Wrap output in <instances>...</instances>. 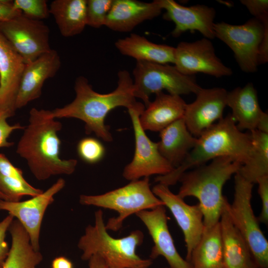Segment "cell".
<instances>
[{"mask_svg":"<svg viewBox=\"0 0 268 268\" xmlns=\"http://www.w3.org/2000/svg\"><path fill=\"white\" fill-rule=\"evenodd\" d=\"M62 128V123L52 116L51 111L30 110L16 153L26 161L31 172L39 181L55 175H70L75 170L76 159H63L60 156L61 142L58 132Z\"/></svg>","mask_w":268,"mask_h":268,"instance_id":"6da1fadb","label":"cell"},{"mask_svg":"<svg viewBox=\"0 0 268 268\" xmlns=\"http://www.w3.org/2000/svg\"><path fill=\"white\" fill-rule=\"evenodd\" d=\"M74 88V100L63 107L51 110L52 116L55 119H79L85 123L86 134L93 133L107 142L113 140L105 124L108 114L116 107H124L128 109L138 103L134 95L133 79L126 70L119 71L117 87L110 93L101 94L95 91L83 76L76 78Z\"/></svg>","mask_w":268,"mask_h":268,"instance_id":"7a4b0ae2","label":"cell"},{"mask_svg":"<svg viewBox=\"0 0 268 268\" xmlns=\"http://www.w3.org/2000/svg\"><path fill=\"white\" fill-rule=\"evenodd\" d=\"M254 149L251 133L242 132L231 115H228L197 138L195 146L179 166L166 175L158 176L155 181L168 187L174 185L188 169L221 156L230 157L243 165L250 160Z\"/></svg>","mask_w":268,"mask_h":268,"instance_id":"3957f363","label":"cell"},{"mask_svg":"<svg viewBox=\"0 0 268 268\" xmlns=\"http://www.w3.org/2000/svg\"><path fill=\"white\" fill-rule=\"evenodd\" d=\"M242 165L230 157L221 156L212 159L207 165L186 172L180 177L179 181L181 185L177 195L183 199L194 197L199 200L203 215L204 230L219 222L226 198L222 194L223 187Z\"/></svg>","mask_w":268,"mask_h":268,"instance_id":"277c9868","label":"cell"},{"mask_svg":"<svg viewBox=\"0 0 268 268\" xmlns=\"http://www.w3.org/2000/svg\"><path fill=\"white\" fill-rule=\"evenodd\" d=\"M105 228L103 212H95V223L88 225L80 238L78 248L82 251V260L88 261L93 255H99L109 268H149L152 260L142 259L136 253L143 242L144 235L136 230L121 238L110 236Z\"/></svg>","mask_w":268,"mask_h":268,"instance_id":"5b68a950","label":"cell"},{"mask_svg":"<svg viewBox=\"0 0 268 268\" xmlns=\"http://www.w3.org/2000/svg\"><path fill=\"white\" fill-rule=\"evenodd\" d=\"M79 202L82 205H93L115 210L119 215L110 218L105 225L108 230L117 231L129 216L164 203L153 193L150 188L149 177L131 181L127 185L98 195H81Z\"/></svg>","mask_w":268,"mask_h":268,"instance_id":"8992f818","label":"cell"},{"mask_svg":"<svg viewBox=\"0 0 268 268\" xmlns=\"http://www.w3.org/2000/svg\"><path fill=\"white\" fill-rule=\"evenodd\" d=\"M134 95L146 107L149 96L166 90L169 94L181 96L196 94L201 88L194 75L181 73L174 66L136 61L133 71Z\"/></svg>","mask_w":268,"mask_h":268,"instance_id":"52a82bcc","label":"cell"},{"mask_svg":"<svg viewBox=\"0 0 268 268\" xmlns=\"http://www.w3.org/2000/svg\"><path fill=\"white\" fill-rule=\"evenodd\" d=\"M253 184L235 174L233 201L228 211L233 223L247 242L257 268H268V241L251 204Z\"/></svg>","mask_w":268,"mask_h":268,"instance_id":"ba28073f","label":"cell"},{"mask_svg":"<svg viewBox=\"0 0 268 268\" xmlns=\"http://www.w3.org/2000/svg\"><path fill=\"white\" fill-rule=\"evenodd\" d=\"M144 109L143 104L138 102L128 109L133 126L135 150L133 160L124 169L123 176L130 181L153 175L163 176L174 169L160 153L157 142L149 138L140 124L139 117Z\"/></svg>","mask_w":268,"mask_h":268,"instance_id":"9c48e42d","label":"cell"},{"mask_svg":"<svg viewBox=\"0 0 268 268\" xmlns=\"http://www.w3.org/2000/svg\"><path fill=\"white\" fill-rule=\"evenodd\" d=\"M213 30L215 38L232 50L242 71L247 73L257 71L259 48L265 30L261 21L254 17L241 25L214 23Z\"/></svg>","mask_w":268,"mask_h":268,"instance_id":"30bf717a","label":"cell"},{"mask_svg":"<svg viewBox=\"0 0 268 268\" xmlns=\"http://www.w3.org/2000/svg\"><path fill=\"white\" fill-rule=\"evenodd\" d=\"M0 32L21 56L25 64L52 49L48 26L41 20L30 19L22 13L0 22Z\"/></svg>","mask_w":268,"mask_h":268,"instance_id":"8fae6325","label":"cell"},{"mask_svg":"<svg viewBox=\"0 0 268 268\" xmlns=\"http://www.w3.org/2000/svg\"><path fill=\"white\" fill-rule=\"evenodd\" d=\"M174 66L182 74L194 75L203 73L218 78L232 74L216 55L210 40L206 38L188 42H180L174 52Z\"/></svg>","mask_w":268,"mask_h":268,"instance_id":"7c38bea8","label":"cell"},{"mask_svg":"<svg viewBox=\"0 0 268 268\" xmlns=\"http://www.w3.org/2000/svg\"><path fill=\"white\" fill-rule=\"evenodd\" d=\"M65 184V180L60 178L46 191L25 201L13 202L0 199V210L7 211L16 218L27 232L35 251L40 250V232L46 210Z\"/></svg>","mask_w":268,"mask_h":268,"instance_id":"4fadbf2b","label":"cell"},{"mask_svg":"<svg viewBox=\"0 0 268 268\" xmlns=\"http://www.w3.org/2000/svg\"><path fill=\"white\" fill-rule=\"evenodd\" d=\"M154 194L168 208L184 234L187 254L190 262L193 250L204 231L203 215L199 205H189L177 194L173 193L169 187L160 183L152 189Z\"/></svg>","mask_w":268,"mask_h":268,"instance_id":"5bb4252c","label":"cell"},{"mask_svg":"<svg viewBox=\"0 0 268 268\" xmlns=\"http://www.w3.org/2000/svg\"><path fill=\"white\" fill-rule=\"evenodd\" d=\"M135 215L145 225L153 240L150 259L162 256L169 264V268H192L190 262L183 258L176 248L168 229L164 205L142 210Z\"/></svg>","mask_w":268,"mask_h":268,"instance_id":"9a60e30c","label":"cell"},{"mask_svg":"<svg viewBox=\"0 0 268 268\" xmlns=\"http://www.w3.org/2000/svg\"><path fill=\"white\" fill-rule=\"evenodd\" d=\"M227 91L223 88H201L195 100L187 104L183 116L191 134L199 137L214 122L223 118Z\"/></svg>","mask_w":268,"mask_h":268,"instance_id":"2e32d148","label":"cell"},{"mask_svg":"<svg viewBox=\"0 0 268 268\" xmlns=\"http://www.w3.org/2000/svg\"><path fill=\"white\" fill-rule=\"evenodd\" d=\"M157 1L166 11L164 18L175 24L171 32L173 37H178L187 31L196 30L209 40L215 38L213 25L216 12L213 7L203 4L185 6L173 0Z\"/></svg>","mask_w":268,"mask_h":268,"instance_id":"e0dca14e","label":"cell"},{"mask_svg":"<svg viewBox=\"0 0 268 268\" xmlns=\"http://www.w3.org/2000/svg\"><path fill=\"white\" fill-rule=\"evenodd\" d=\"M61 66L60 57L54 49L25 64L15 100V109L21 108L39 98L44 82L54 77Z\"/></svg>","mask_w":268,"mask_h":268,"instance_id":"ac0fdd59","label":"cell"},{"mask_svg":"<svg viewBox=\"0 0 268 268\" xmlns=\"http://www.w3.org/2000/svg\"><path fill=\"white\" fill-rule=\"evenodd\" d=\"M25 66L21 56L0 32V108L13 113Z\"/></svg>","mask_w":268,"mask_h":268,"instance_id":"d6986e66","label":"cell"},{"mask_svg":"<svg viewBox=\"0 0 268 268\" xmlns=\"http://www.w3.org/2000/svg\"><path fill=\"white\" fill-rule=\"evenodd\" d=\"M162 10L157 0H113L105 26L117 32H130L143 21L158 16Z\"/></svg>","mask_w":268,"mask_h":268,"instance_id":"ffe728a7","label":"cell"},{"mask_svg":"<svg viewBox=\"0 0 268 268\" xmlns=\"http://www.w3.org/2000/svg\"><path fill=\"white\" fill-rule=\"evenodd\" d=\"M226 198L219 220L223 268H257L249 247L232 222Z\"/></svg>","mask_w":268,"mask_h":268,"instance_id":"44dd1931","label":"cell"},{"mask_svg":"<svg viewBox=\"0 0 268 268\" xmlns=\"http://www.w3.org/2000/svg\"><path fill=\"white\" fill-rule=\"evenodd\" d=\"M139 117L140 124L144 131L160 132L176 121L183 118L187 104L181 96L155 94Z\"/></svg>","mask_w":268,"mask_h":268,"instance_id":"7402d4cb","label":"cell"},{"mask_svg":"<svg viewBox=\"0 0 268 268\" xmlns=\"http://www.w3.org/2000/svg\"><path fill=\"white\" fill-rule=\"evenodd\" d=\"M226 106L232 109L231 115L240 131L256 130L260 121L268 115L261 109L257 91L251 82L227 92Z\"/></svg>","mask_w":268,"mask_h":268,"instance_id":"603a6c76","label":"cell"},{"mask_svg":"<svg viewBox=\"0 0 268 268\" xmlns=\"http://www.w3.org/2000/svg\"><path fill=\"white\" fill-rule=\"evenodd\" d=\"M160 137L157 142L159 151L174 169L182 163L197 141V138L188 130L183 118L161 130Z\"/></svg>","mask_w":268,"mask_h":268,"instance_id":"cb8c5ba5","label":"cell"},{"mask_svg":"<svg viewBox=\"0 0 268 268\" xmlns=\"http://www.w3.org/2000/svg\"><path fill=\"white\" fill-rule=\"evenodd\" d=\"M115 45L121 54L135 59L136 61L174 64L175 47L153 43L135 33L118 39Z\"/></svg>","mask_w":268,"mask_h":268,"instance_id":"d4e9b609","label":"cell"},{"mask_svg":"<svg viewBox=\"0 0 268 268\" xmlns=\"http://www.w3.org/2000/svg\"><path fill=\"white\" fill-rule=\"evenodd\" d=\"M87 0H54L49 7L61 34L69 37L80 34L87 25Z\"/></svg>","mask_w":268,"mask_h":268,"instance_id":"484cf974","label":"cell"},{"mask_svg":"<svg viewBox=\"0 0 268 268\" xmlns=\"http://www.w3.org/2000/svg\"><path fill=\"white\" fill-rule=\"evenodd\" d=\"M8 231L11 236V245L2 268H36L43 256L33 249L23 226L17 219H13Z\"/></svg>","mask_w":268,"mask_h":268,"instance_id":"4316f807","label":"cell"},{"mask_svg":"<svg viewBox=\"0 0 268 268\" xmlns=\"http://www.w3.org/2000/svg\"><path fill=\"white\" fill-rule=\"evenodd\" d=\"M190 262L192 268H223L219 222L211 228L204 230L192 251Z\"/></svg>","mask_w":268,"mask_h":268,"instance_id":"83f0119b","label":"cell"},{"mask_svg":"<svg viewBox=\"0 0 268 268\" xmlns=\"http://www.w3.org/2000/svg\"><path fill=\"white\" fill-rule=\"evenodd\" d=\"M254 149L250 160L242 165L238 173L246 180L254 184L268 175V134L257 130L250 131Z\"/></svg>","mask_w":268,"mask_h":268,"instance_id":"f1b7e54d","label":"cell"},{"mask_svg":"<svg viewBox=\"0 0 268 268\" xmlns=\"http://www.w3.org/2000/svg\"><path fill=\"white\" fill-rule=\"evenodd\" d=\"M0 191L6 196L9 201H19L24 196L32 197L43 191L29 184L24 179L0 174Z\"/></svg>","mask_w":268,"mask_h":268,"instance_id":"f546056e","label":"cell"},{"mask_svg":"<svg viewBox=\"0 0 268 268\" xmlns=\"http://www.w3.org/2000/svg\"><path fill=\"white\" fill-rule=\"evenodd\" d=\"M113 0H87V25L98 28L103 25Z\"/></svg>","mask_w":268,"mask_h":268,"instance_id":"4dcf8cb0","label":"cell"},{"mask_svg":"<svg viewBox=\"0 0 268 268\" xmlns=\"http://www.w3.org/2000/svg\"><path fill=\"white\" fill-rule=\"evenodd\" d=\"M13 6L24 16L34 20L42 21L50 14L47 1L45 0H14Z\"/></svg>","mask_w":268,"mask_h":268,"instance_id":"1f68e13d","label":"cell"},{"mask_svg":"<svg viewBox=\"0 0 268 268\" xmlns=\"http://www.w3.org/2000/svg\"><path fill=\"white\" fill-rule=\"evenodd\" d=\"M77 150L79 157L85 162L94 164L100 161L105 154L101 142L93 137H85L78 143Z\"/></svg>","mask_w":268,"mask_h":268,"instance_id":"d6a6232c","label":"cell"},{"mask_svg":"<svg viewBox=\"0 0 268 268\" xmlns=\"http://www.w3.org/2000/svg\"><path fill=\"white\" fill-rule=\"evenodd\" d=\"M14 113L11 111L0 108V148L9 147L12 146L13 143L9 141L8 139L11 133L17 130H23L25 126L19 123L10 125L7 119L12 116Z\"/></svg>","mask_w":268,"mask_h":268,"instance_id":"836d02e7","label":"cell"},{"mask_svg":"<svg viewBox=\"0 0 268 268\" xmlns=\"http://www.w3.org/2000/svg\"><path fill=\"white\" fill-rule=\"evenodd\" d=\"M258 184V192L262 201V209L258 218L259 222L265 224L268 223V175L260 178Z\"/></svg>","mask_w":268,"mask_h":268,"instance_id":"e575fe53","label":"cell"},{"mask_svg":"<svg viewBox=\"0 0 268 268\" xmlns=\"http://www.w3.org/2000/svg\"><path fill=\"white\" fill-rule=\"evenodd\" d=\"M249 12L262 22L268 20V1L267 0H241Z\"/></svg>","mask_w":268,"mask_h":268,"instance_id":"d590c367","label":"cell"},{"mask_svg":"<svg viewBox=\"0 0 268 268\" xmlns=\"http://www.w3.org/2000/svg\"><path fill=\"white\" fill-rule=\"evenodd\" d=\"M13 219V216L9 214L0 221V268H2L9 253L10 248L5 241V237Z\"/></svg>","mask_w":268,"mask_h":268,"instance_id":"8d00e7d4","label":"cell"},{"mask_svg":"<svg viewBox=\"0 0 268 268\" xmlns=\"http://www.w3.org/2000/svg\"><path fill=\"white\" fill-rule=\"evenodd\" d=\"M21 14L20 11L14 8L13 0H0V23L11 20Z\"/></svg>","mask_w":268,"mask_h":268,"instance_id":"74e56055","label":"cell"},{"mask_svg":"<svg viewBox=\"0 0 268 268\" xmlns=\"http://www.w3.org/2000/svg\"><path fill=\"white\" fill-rule=\"evenodd\" d=\"M264 25V33L259 46L258 55V65L268 62V20L263 22Z\"/></svg>","mask_w":268,"mask_h":268,"instance_id":"f35d334b","label":"cell"},{"mask_svg":"<svg viewBox=\"0 0 268 268\" xmlns=\"http://www.w3.org/2000/svg\"><path fill=\"white\" fill-rule=\"evenodd\" d=\"M51 266L52 268H73L72 262L64 256L55 258L52 261Z\"/></svg>","mask_w":268,"mask_h":268,"instance_id":"ab89813d","label":"cell"},{"mask_svg":"<svg viewBox=\"0 0 268 268\" xmlns=\"http://www.w3.org/2000/svg\"><path fill=\"white\" fill-rule=\"evenodd\" d=\"M88 268H109L104 260L98 255H93L89 259Z\"/></svg>","mask_w":268,"mask_h":268,"instance_id":"60d3db41","label":"cell"},{"mask_svg":"<svg viewBox=\"0 0 268 268\" xmlns=\"http://www.w3.org/2000/svg\"><path fill=\"white\" fill-rule=\"evenodd\" d=\"M0 199L8 201V199L6 196H5L4 194H3L0 191Z\"/></svg>","mask_w":268,"mask_h":268,"instance_id":"b9f144b4","label":"cell"},{"mask_svg":"<svg viewBox=\"0 0 268 268\" xmlns=\"http://www.w3.org/2000/svg\"></svg>","mask_w":268,"mask_h":268,"instance_id":"7bdbcfd3","label":"cell"}]
</instances>
